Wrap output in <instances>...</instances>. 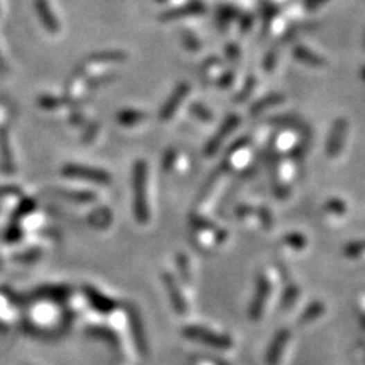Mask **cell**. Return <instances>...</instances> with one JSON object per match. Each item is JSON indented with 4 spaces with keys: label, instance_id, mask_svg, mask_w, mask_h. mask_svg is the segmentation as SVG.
I'll use <instances>...</instances> for the list:
<instances>
[{
    "label": "cell",
    "instance_id": "cell-1",
    "mask_svg": "<svg viewBox=\"0 0 365 365\" xmlns=\"http://www.w3.org/2000/svg\"><path fill=\"white\" fill-rule=\"evenodd\" d=\"M134 192H136V213L137 218L141 221H145V216L148 218V212L145 207V165L142 161H139L136 165V172H134Z\"/></svg>",
    "mask_w": 365,
    "mask_h": 365
},
{
    "label": "cell",
    "instance_id": "cell-2",
    "mask_svg": "<svg viewBox=\"0 0 365 365\" xmlns=\"http://www.w3.org/2000/svg\"><path fill=\"white\" fill-rule=\"evenodd\" d=\"M64 175L69 177H76V178H85V180H91V181H98L100 184H105L108 180H110V177L108 174L103 172V170H96V169H91V168H84L80 165H71V166H66L64 168Z\"/></svg>",
    "mask_w": 365,
    "mask_h": 365
},
{
    "label": "cell",
    "instance_id": "cell-3",
    "mask_svg": "<svg viewBox=\"0 0 365 365\" xmlns=\"http://www.w3.org/2000/svg\"><path fill=\"white\" fill-rule=\"evenodd\" d=\"M35 6H37L38 15H40V20L44 25V28L49 29L51 33H57L58 23H57V19L53 17V14L51 11V6L48 5V2H46V0H37Z\"/></svg>",
    "mask_w": 365,
    "mask_h": 365
},
{
    "label": "cell",
    "instance_id": "cell-4",
    "mask_svg": "<svg viewBox=\"0 0 365 365\" xmlns=\"http://www.w3.org/2000/svg\"><path fill=\"white\" fill-rule=\"evenodd\" d=\"M188 90H189L188 84H183V87H180V89L177 90L174 99H170V100H169V104L165 107V113H163V118L166 119L169 114H172V113L175 112V107H177L178 103H180V98H183V96H184V93L188 91Z\"/></svg>",
    "mask_w": 365,
    "mask_h": 365
}]
</instances>
